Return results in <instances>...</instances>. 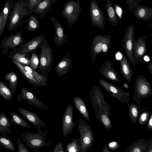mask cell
Returning a JSON list of instances; mask_svg holds the SVG:
<instances>
[{
  "label": "cell",
  "instance_id": "obj_1",
  "mask_svg": "<svg viewBox=\"0 0 152 152\" xmlns=\"http://www.w3.org/2000/svg\"><path fill=\"white\" fill-rule=\"evenodd\" d=\"M29 0H18L14 2L9 15L8 31H11L23 24Z\"/></svg>",
  "mask_w": 152,
  "mask_h": 152
},
{
  "label": "cell",
  "instance_id": "obj_2",
  "mask_svg": "<svg viewBox=\"0 0 152 152\" xmlns=\"http://www.w3.org/2000/svg\"><path fill=\"white\" fill-rule=\"evenodd\" d=\"M133 87V101L136 102L140 109L142 101L152 96L151 86L145 77L140 74L136 76Z\"/></svg>",
  "mask_w": 152,
  "mask_h": 152
},
{
  "label": "cell",
  "instance_id": "obj_3",
  "mask_svg": "<svg viewBox=\"0 0 152 152\" xmlns=\"http://www.w3.org/2000/svg\"><path fill=\"white\" fill-rule=\"evenodd\" d=\"M39 47L40 50L39 54V64L37 70L38 72H41L42 75L46 77V75L51 70L53 63V50L45 39Z\"/></svg>",
  "mask_w": 152,
  "mask_h": 152
},
{
  "label": "cell",
  "instance_id": "obj_4",
  "mask_svg": "<svg viewBox=\"0 0 152 152\" xmlns=\"http://www.w3.org/2000/svg\"><path fill=\"white\" fill-rule=\"evenodd\" d=\"M46 134L25 132L21 135L26 146L36 151L45 147L48 148L50 146V142L47 141Z\"/></svg>",
  "mask_w": 152,
  "mask_h": 152
},
{
  "label": "cell",
  "instance_id": "obj_5",
  "mask_svg": "<svg viewBox=\"0 0 152 152\" xmlns=\"http://www.w3.org/2000/svg\"><path fill=\"white\" fill-rule=\"evenodd\" d=\"M77 122L81 144L80 152H86L94 144L93 132L90 126L84 120L79 119Z\"/></svg>",
  "mask_w": 152,
  "mask_h": 152
},
{
  "label": "cell",
  "instance_id": "obj_6",
  "mask_svg": "<svg viewBox=\"0 0 152 152\" xmlns=\"http://www.w3.org/2000/svg\"><path fill=\"white\" fill-rule=\"evenodd\" d=\"M82 10L80 0H69L64 5L61 14L69 25L72 26L77 21Z\"/></svg>",
  "mask_w": 152,
  "mask_h": 152
},
{
  "label": "cell",
  "instance_id": "obj_7",
  "mask_svg": "<svg viewBox=\"0 0 152 152\" xmlns=\"http://www.w3.org/2000/svg\"><path fill=\"white\" fill-rule=\"evenodd\" d=\"M99 83L111 96L117 99L124 104H126L128 106L129 104L130 94L128 92H126L121 87L101 79L99 80Z\"/></svg>",
  "mask_w": 152,
  "mask_h": 152
},
{
  "label": "cell",
  "instance_id": "obj_8",
  "mask_svg": "<svg viewBox=\"0 0 152 152\" xmlns=\"http://www.w3.org/2000/svg\"><path fill=\"white\" fill-rule=\"evenodd\" d=\"M90 101L93 108H100L107 113L109 117H112L110 112L111 107L106 101L104 95L96 85L94 86L91 91Z\"/></svg>",
  "mask_w": 152,
  "mask_h": 152
},
{
  "label": "cell",
  "instance_id": "obj_9",
  "mask_svg": "<svg viewBox=\"0 0 152 152\" xmlns=\"http://www.w3.org/2000/svg\"><path fill=\"white\" fill-rule=\"evenodd\" d=\"M17 101L24 100L30 104L41 110H49L50 108L42 102L30 90L23 87H22L17 97Z\"/></svg>",
  "mask_w": 152,
  "mask_h": 152
},
{
  "label": "cell",
  "instance_id": "obj_10",
  "mask_svg": "<svg viewBox=\"0 0 152 152\" xmlns=\"http://www.w3.org/2000/svg\"><path fill=\"white\" fill-rule=\"evenodd\" d=\"M134 29L132 23L128 26L121 43L129 60L133 66L135 65L133 52V44L134 39Z\"/></svg>",
  "mask_w": 152,
  "mask_h": 152
},
{
  "label": "cell",
  "instance_id": "obj_11",
  "mask_svg": "<svg viewBox=\"0 0 152 152\" xmlns=\"http://www.w3.org/2000/svg\"><path fill=\"white\" fill-rule=\"evenodd\" d=\"M90 12L92 26L94 27H96L101 29H104L105 25L104 14L99 7L96 0H91Z\"/></svg>",
  "mask_w": 152,
  "mask_h": 152
},
{
  "label": "cell",
  "instance_id": "obj_12",
  "mask_svg": "<svg viewBox=\"0 0 152 152\" xmlns=\"http://www.w3.org/2000/svg\"><path fill=\"white\" fill-rule=\"evenodd\" d=\"M149 34L142 37H139L136 39H134L133 44V58L135 65L137 66L140 62L142 64L145 61L144 57L147 52V44L146 39Z\"/></svg>",
  "mask_w": 152,
  "mask_h": 152
},
{
  "label": "cell",
  "instance_id": "obj_13",
  "mask_svg": "<svg viewBox=\"0 0 152 152\" xmlns=\"http://www.w3.org/2000/svg\"><path fill=\"white\" fill-rule=\"evenodd\" d=\"M73 106L69 102L67 106L62 119V128L63 136L66 137L69 134H72L77 122L73 121Z\"/></svg>",
  "mask_w": 152,
  "mask_h": 152
},
{
  "label": "cell",
  "instance_id": "obj_14",
  "mask_svg": "<svg viewBox=\"0 0 152 152\" xmlns=\"http://www.w3.org/2000/svg\"><path fill=\"white\" fill-rule=\"evenodd\" d=\"M22 31L20 30L16 34H12L1 40L0 48L2 49V53L5 54L11 49L16 48L26 41L22 36Z\"/></svg>",
  "mask_w": 152,
  "mask_h": 152
},
{
  "label": "cell",
  "instance_id": "obj_15",
  "mask_svg": "<svg viewBox=\"0 0 152 152\" xmlns=\"http://www.w3.org/2000/svg\"><path fill=\"white\" fill-rule=\"evenodd\" d=\"M45 39L44 34L37 36L27 42L13 48L12 51L22 53L33 52L37 49Z\"/></svg>",
  "mask_w": 152,
  "mask_h": 152
},
{
  "label": "cell",
  "instance_id": "obj_16",
  "mask_svg": "<svg viewBox=\"0 0 152 152\" xmlns=\"http://www.w3.org/2000/svg\"><path fill=\"white\" fill-rule=\"evenodd\" d=\"M98 70L100 72V74L106 79L121 83L118 73L115 71L112 66V61L109 58L102 63L101 66Z\"/></svg>",
  "mask_w": 152,
  "mask_h": 152
},
{
  "label": "cell",
  "instance_id": "obj_17",
  "mask_svg": "<svg viewBox=\"0 0 152 152\" xmlns=\"http://www.w3.org/2000/svg\"><path fill=\"white\" fill-rule=\"evenodd\" d=\"M55 29L53 40L55 44L58 47L62 46L67 41V36L64 33V27L59 22L58 20L53 17L50 18Z\"/></svg>",
  "mask_w": 152,
  "mask_h": 152
},
{
  "label": "cell",
  "instance_id": "obj_18",
  "mask_svg": "<svg viewBox=\"0 0 152 152\" xmlns=\"http://www.w3.org/2000/svg\"><path fill=\"white\" fill-rule=\"evenodd\" d=\"M18 110L23 116L33 124L38 133L43 132L41 129L45 126L46 123L42 121L36 114L20 107L18 108Z\"/></svg>",
  "mask_w": 152,
  "mask_h": 152
},
{
  "label": "cell",
  "instance_id": "obj_19",
  "mask_svg": "<svg viewBox=\"0 0 152 152\" xmlns=\"http://www.w3.org/2000/svg\"><path fill=\"white\" fill-rule=\"evenodd\" d=\"M108 35L96 34L92 41L91 48V65L94 64L97 56L102 53L103 45L108 36Z\"/></svg>",
  "mask_w": 152,
  "mask_h": 152
},
{
  "label": "cell",
  "instance_id": "obj_20",
  "mask_svg": "<svg viewBox=\"0 0 152 152\" xmlns=\"http://www.w3.org/2000/svg\"><path fill=\"white\" fill-rule=\"evenodd\" d=\"M73 61L69 55L64 56L57 62L54 70L58 77H60L66 74L72 67Z\"/></svg>",
  "mask_w": 152,
  "mask_h": 152
},
{
  "label": "cell",
  "instance_id": "obj_21",
  "mask_svg": "<svg viewBox=\"0 0 152 152\" xmlns=\"http://www.w3.org/2000/svg\"><path fill=\"white\" fill-rule=\"evenodd\" d=\"M134 15L139 20L148 22L152 20V8L139 4L133 9Z\"/></svg>",
  "mask_w": 152,
  "mask_h": 152
},
{
  "label": "cell",
  "instance_id": "obj_22",
  "mask_svg": "<svg viewBox=\"0 0 152 152\" xmlns=\"http://www.w3.org/2000/svg\"><path fill=\"white\" fill-rule=\"evenodd\" d=\"M152 142L151 138L147 140L142 138L133 142L128 147L126 152H147L148 148Z\"/></svg>",
  "mask_w": 152,
  "mask_h": 152
},
{
  "label": "cell",
  "instance_id": "obj_23",
  "mask_svg": "<svg viewBox=\"0 0 152 152\" xmlns=\"http://www.w3.org/2000/svg\"><path fill=\"white\" fill-rule=\"evenodd\" d=\"M119 61L120 72L129 84L132 77V70L127 58L124 54H122L121 58Z\"/></svg>",
  "mask_w": 152,
  "mask_h": 152
},
{
  "label": "cell",
  "instance_id": "obj_24",
  "mask_svg": "<svg viewBox=\"0 0 152 152\" xmlns=\"http://www.w3.org/2000/svg\"><path fill=\"white\" fill-rule=\"evenodd\" d=\"M11 60L28 82L32 86L34 87L45 86L43 84L38 81L31 73L26 71L22 64L14 59Z\"/></svg>",
  "mask_w": 152,
  "mask_h": 152
},
{
  "label": "cell",
  "instance_id": "obj_25",
  "mask_svg": "<svg viewBox=\"0 0 152 152\" xmlns=\"http://www.w3.org/2000/svg\"><path fill=\"white\" fill-rule=\"evenodd\" d=\"M95 117L99 121L100 124L106 129L112 128V124L107 113L102 109L97 107L93 108Z\"/></svg>",
  "mask_w": 152,
  "mask_h": 152
},
{
  "label": "cell",
  "instance_id": "obj_26",
  "mask_svg": "<svg viewBox=\"0 0 152 152\" xmlns=\"http://www.w3.org/2000/svg\"><path fill=\"white\" fill-rule=\"evenodd\" d=\"M105 7L109 22L113 26H117L120 19L115 13L114 3L111 0H107Z\"/></svg>",
  "mask_w": 152,
  "mask_h": 152
},
{
  "label": "cell",
  "instance_id": "obj_27",
  "mask_svg": "<svg viewBox=\"0 0 152 152\" xmlns=\"http://www.w3.org/2000/svg\"><path fill=\"white\" fill-rule=\"evenodd\" d=\"M58 0H44L41 1L37 5L34 12L42 18L49 11L51 6L55 4Z\"/></svg>",
  "mask_w": 152,
  "mask_h": 152
},
{
  "label": "cell",
  "instance_id": "obj_28",
  "mask_svg": "<svg viewBox=\"0 0 152 152\" xmlns=\"http://www.w3.org/2000/svg\"><path fill=\"white\" fill-rule=\"evenodd\" d=\"M14 0H7L3 8L2 21L0 31V35H1L5 28L9 16L10 14L13 5Z\"/></svg>",
  "mask_w": 152,
  "mask_h": 152
},
{
  "label": "cell",
  "instance_id": "obj_29",
  "mask_svg": "<svg viewBox=\"0 0 152 152\" xmlns=\"http://www.w3.org/2000/svg\"><path fill=\"white\" fill-rule=\"evenodd\" d=\"M11 123L5 113H0V133L3 136L7 137V133L11 135Z\"/></svg>",
  "mask_w": 152,
  "mask_h": 152
},
{
  "label": "cell",
  "instance_id": "obj_30",
  "mask_svg": "<svg viewBox=\"0 0 152 152\" xmlns=\"http://www.w3.org/2000/svg\"><path fill=\"white\" fill-rule=\"evenodd\" d=\"M74 103L79 112L88 121H90L88 111L83 100L78 96L73 99Z\"/></svg>",
  "mask_w": 152,
  "mask_h": 152
},
{
  "label": "cell",
  "instance_id": "obj_31",
  "mask_svg": "<svg viewBox=\"0 0 152 152\" xmlns=\"http://www.w3.org/2000/svg\"><path fill=\"white\" fill-rule=\"evenodd\" d=\"M30 55L29 53H22L16 52L12 51L10 53L9 58L11 59H14L22 65H29L30 60L28 56Z\"/></svg>",
  "mask_w": 152,
  "mask_h": 152
},
{
  "label": "cell",
  "instance_id": "obj_32",
  "mask_svg": "<svg viewBox=\"0 0 152 152\" xmlns=\"http://www.w3.org/2000/svg\"><path fill=\"white\" fill-rule=\"evenodd\" d=\"M4 78L9 82V88L14 95L18 83V78L16 73L12 71L7 73L4 76Z\"/></svg>",
  "mask_w": 152,
  "mask_h": 152
},
{
  "label": "cell",
  "instance_id": "obj_33",
  "mask_svg": "<svg viewBox=\"0 0 152 152\" xmlns=\"http://www.w3.org/2000/svg\"><path fill=\"white\" fill-rule=\"evenodd\" d=\"M10 118L11 123L22 128L30 129L31 126L20 115L13 111L10 113Z\"/></svg>",
  "mask_w": 152,
  "mask_h": 152
},
{
  "label": "cell",
  "instance_id": "obj_34",
  "mask_svg": "<svg viewBox=\"0 0 152 152\" xmlns=\"http://www.w3.org/2000/svg\"><path fill=\"white\" fill-rule=\"evenodd\" d=\"M81 144L80 138H74L70 142L66 145V150L67 152H80Z\"/></svg>",
  "mask_w": 152,
  "mask_h": 152
},
{
  "label": "cell",
  "instance_id": "obj_35",
  "mask_svg": "<svg viewBox=\"0 0 152 152\" xmlns=\"http://www.w3.org/2000/svg\"><path fill=\"white\" fill-rule=\"evenodd\" d=\"M127 106L130 119L133 124H135L137 121L140 109L133 102L129 104Z\"/></svg>",
  "mask_w": 152,
  "mask_h": 152
},
{
  "label": "cell",
  "instance_id": "obj_36",
  "mask_svg": "<svg viewBox=\"0 0 152 152\" xmlns=\"http://www.w3.org/2000/svg\"><path fill=\"white\" fill-rule=\"evenodd\" d=\"M148 108L145 107L139 110L137 121L141 126L146 124L152 114L150 111L146 110Z\"/></svg>",
  "mask_w": 152,
  "mask_h": 152
},
{
  "label": "cell",
  "instance_id": "obj_37",
  "mask_svg": "<svg viewBox=\"0 0 152 152\" xmlns=\"http://www.w3.org/2000/svg\"><path fill=\"white\" fill-rule=\"evenodd\" d=\"M24 69L28 72L31 73L39 82L43 84L45 86L48 85L49 82L47 77H44L36 72L30 66L28 65H22Z\"/></svg>",
  "mask_w": 152,
  "mask_h": 152
},
{
  "label": "cell",
  "instance_id": "obj_38",
  "mask_svg": "<svg viewBox=\"0 0 152 152\" xmlns=\"http://www.w3.org/2000/svg\"><path fill=\"white\" fill-rule=\"evenodd\" d=\"M0 95L5 99L11 100L13 94L9 88L3 82L0 80Z\"/></svg>",
  "mask_w": 152,
  "mask_h": 152
},
{
  "label": "cell",
  "instance_id": "obj_39",
  "mask_svg": "<svg viewBox=\"0 0 152 152\" xmlns=\"http://www.w3.org/2000/svg\"><path fill=\"white\" fill-rule=\"evenodd\" d=\"M28 20H26L27 24L26 28L28 31H33L39 26L40 23L37 18L33 15H30Z\"/></svg>",
  "mask_w": 152,
  "mask_h": 152
},
{
  "label": "cell",
  "instance_id": "obj_40",
  "mask_svg": "<svg viewBox=\"0 0 152 152\" xmlns=\"http://www.w3.org/2000/svg\"><path fill=\"white\" fill-rule=\"evenodd\" d=\"M4 148L7 150L15 151L14 146L8 137L0 135V148Z\"/></svg>",
  "mask_w": 152,
  "mask_h": 152
},
{
  "label": "cell",
  "instance_id": "obj_41",
  "mask_svg": "<svg viewBox=\"0 0 152 152\" xmlns=\"http://www.w3.org/2000/svg\"><path fill=\"white\" fill-rule=\"evenodd\" d=\"M30 67L34 70H37L39 64V61L36 53H33L30 59Z\"/></svg>",
  "mask_w": 152,
  "mask_h": 152
},
{
  "label": "cell",
  "instance_id": "obj_42",
  "mask_svg": "<svg viewBox=\"0 0 152 152\" xmlns=\"http://www.w3.org/2000/svg\"><path fill=\"white\" fill-rule=\"evenodd\" d=\"M112 39L111 36L108 35L104 42L102 46V53L104 56H106L111 44Z\"/></svg>",
  "mask_w": 152,
  "mask_h": 152
},
{
  "label": "cell",
  "instance_id": "obj_43",
  "mask_svg": "<svg viewBox=\"0 0 152 152\" xmlns=\"http://www.w3.org/2000/svg\"><path fill=\"white\" fill-rule=\"evenodd\" d=\"M37 0H29L26 17L28 16L34 12Z\"/></svg>",
  "mask_w": 152,
  "mask_h": 152
},
{
  "label": "cell",
  "instance_id": "obj_44",
  "mask_svg": "<svg viewBox=\"0 0 152 152\" xmlns=\"http://www.w3.org/2000/svg\"><path fill=\"white\" fill-rule=\"evenodd\" d=\"M144 0H125V2L129 10L132 12L134 7L140 2Z\"/></svg>",
  "mask_w": 152,
  "mask_h": 152
},
{
  "label": "cell",
  "instance_id": "obj_45",
  "mask_svg": "<svg viewBox=\"0 0 152 152\" xmlns=\"http://www.w3.org/2000/svg\"><path fill=\"white\" fill-rule=\"evenodd\" d=\"M17 143L18 146V152H29V151L24 145L22 140L17 138Z\"/></svg>",
  "mask_w": 152,
  "mask_h": 152
},
{
  "label": "cell",
  "instance_id": "obj_46",
  "mask_svg": "<svg viewBox=\"0 0 152 152\" xmlns=\"http://www.w3.org/2000/svg\"><path fill=\"white\" fill-rule=\"evenodd\" d=\"M108 148L110 150L114 151L118 149L120 147V144L118 142L113 141L107 143Z\"/></svg>",
  "mask_w": 152,
  "mask_h": 152
},
{
  "label": "cell",
  "instance_id": "obj_47",
  "mask_svg": "<svg viewBox=\"0 0 152 152\" xmlns=\"http://www.w3.org/2000/svg\"><path fill=\"white\" fill-rule=\"evenodd\" d=\"M114 5L116 14L120 19H121L123 14L122 9L117 4L114 3Z\"/></svg>",
  "mask_w": 152,
  "mask_h": 152
},
{
  "label": "cell",
  "instance_id": "obj_48",
  "mask_svg": "<svg viewBox=\"0 0 152 152\" xmlns=\"http://www.w3.org/2000/svg\"><path fill=\"white\" fill-rule=\"evenodd\" d=\"M63 145L62 143L61 142H58L53 149V152H64Z\"/></svg>",
  "mask_w": 152,
  "mask_h": 152
},
{
  "label": "cell",
  "instance_id": "obj_49",
  "mask_svg": "<svg viewBox=\"0 0 152 152\" xmlns=\"http://www.w3.org/2000/svg\"><path fill=\"white\" fill-rule=\"evenodd\" d=\"M146 128L149 131H152V113L148 119V121L146 124Z\"/></svg>",
  "mask_w": 152,
  "mask_h": 152
},
{
  "label": "cell",
  "instance_id": "obj_50",
  "mask_svg": "<svg viewBox=\"0 0 152 152\" xmlns=\"http://www.w3.org/2000/svg\"><path fill=\"white\" fill-rule=\"evenodd\" d=\"M147 68L149 73L152 74V63L148 64L147 65Z\"/></svg>",
  "mask_w": 152,
  "mask_h": 152
},
{
  "label": "cell",
  "instance_id": "obj_51",
  "mask_svg": "<svg viewBox=\"0 0 152 152\" xmlns=\"http://www.w3.org/2000/svg\"><path fill=\"white\" fill-rule=\"evenodd\" d=\"M102 152H109L110 150L107 147V143H106L104 147L103 150L102 151Z\"/></svg>",
  "mask_w": 152,
  "mask_h": 152
},
{
  "label": "cell",
  "instance_id": "obj_52",
  "mask_svg": "<svg viewBox=\"0 0 152 152\" xmlns=\"http://www.w3.org/2000/svg\"><path fill=\"white\" fill-rule=\"evenodd\" d=\"M2 9L0 11V37L1 36L0 35V31L1 27V25L2 21Z\"/></svg>",
  "mask_w": 152,
  "mask_h": 152
},
{
  "label": "cell",
  "instance_id": "obj_53",
  "mask_svg": "<svg viewBox=\"0 0 152 152\" xmlns=\"http://www.w3.org/2000/svg\"><path fill=\"white\" fill-rule=\"evenodd\" d=\"M147 152H152V142L151 143L149 146Z\"/></svg>",
  "mask_w": 152,
  "mask_h": 152
},
{
  "label": "cell",
  "instance_id": "obj_54",
  "mask_svg": "<svg viewBox=\"0 0 152 152\" xmlns=\"http://www.w3.org/2000/svg\"><path fill=\"white\" fill-rule=\"evenodd\" d=\"M144 60L145 61H149V57L148 56H145L144 57Z\"/></svg>",
  "mask_w": 152,
  "mask_h": 152
},
{
  "label": "cell",
  "instance_id": "obj_55",
  "mask_svg": "<svg viewBox=\"0 0 152 152\" xmlns=\"http://www.w3.org/2000/svg\"><path fill=\"white\" fill-rule=\"evenodd\" d=\"M42 0H37V3H36V6H35V9H36V8L37 6V4L40 2L41 1H42Z\"/></svg>",
  "mask_w": 152,
  "mask_h": 152
},
{
  "label": "cell",
  "instance_id": "obj_56",
  "mask_svg": "<svg viewBox=\"0 0 152 152\" xmlns=\"http://www.w3.org/2000/svg\"><path fill=\"white\" fill-rule=\"evenodd\" d=\"M99 2H100L101 1H104L105 0H97Z\"/></svg>",
  "mask_w": 152,
  "mask_h": 152
}]
</instances>
